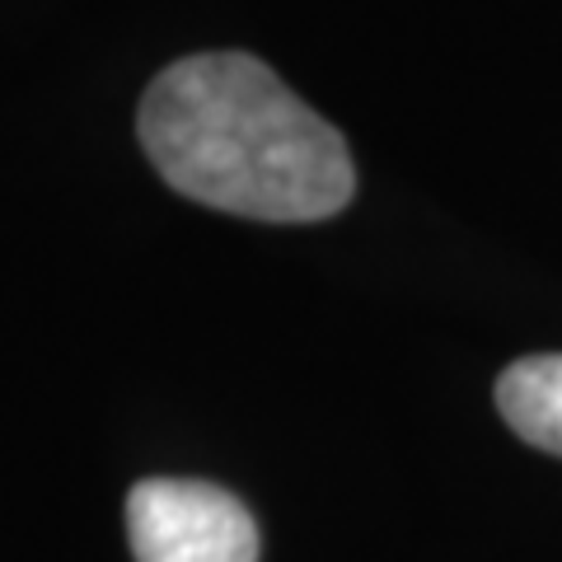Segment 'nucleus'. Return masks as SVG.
<instances>
[{
  "label": "nucleus",
  "instance_id": "1",
  "mask_svg": "<svg viewBox=\"0 0 562 562\" xmlns=\"http://www.w3.org/2000/svg\"><path fill=\"white\" fill-rule=\"evenodd\" d=\"M136 132L160 179L249 221H328L357 192L342 132L249 52H198L150 80Z\"/></svg>",
  "mask_w": 562,
  "mask_h": 562
},
{
  "label": "nucleus",
  "instance_id": "2",
  "mask_svg": "<svg viewBox=\"0 0 562 562\" xmlns=\"http://www.w3.org/2000/svg\"><path fill=\"white\" fill-rule=\"evenodd\" d=\"M136 562H258V525L235 492L198 479H146L127 492Z\"/></svg>",
  "mask_w": 562,
  "mask_h": 562
},
{
  "label": "nucleus",
  "instance_id": "3",
  "mask_svg": "<svg viewBox=\"0 0 562 562\" xmlns=\"http://www.w3.org/2000/svg\"><path fill=\"white\" fill-rule=\"evenodd\" d=\"M497 413L525 446L562 460V351L520 357L497 375Z\"/></svg>",
  "mask_w": 562,
  "mask_h": 562
}]
</instances>
